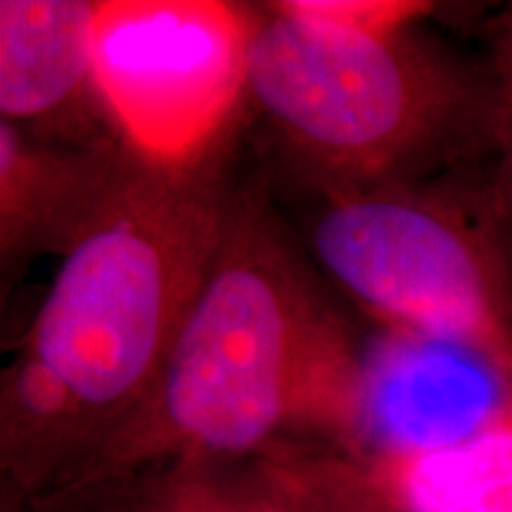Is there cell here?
Here are the masks:
<instances>
[{"instance_id":"1","label":"cell","mask_w":512,"mask_h":512,"mask_svg":"<svg viewBox=\"0 0 512 512\" xmlns=\"http://www.w3.org/2000/svg\"><path fill=\"white\" fill-rule=\"evenodd\" d=\"M233 145L188 169L140 162L60 259L0 380L3 510L60 489L155 389L221 240Z\"/></svg>"},{"instance_id":"2","label":"cell","mask_w":512,"mask_h":512,"mask_svg":"<svg viewBox=\"0 0 512 512\" xmlns=\"http://www.w3.org/2000/svg\"><path fill=\"white\" fill-rule=\"evenodd\" d=\"M363 377L366 349L264 192L235 190L155 389L41 501L162 465L254 463L290 444L335 448Z\"/></svg>"},{"instance_id":"3","label":"cell","mask_w":512,"mask_h":512,"mask_svg":"<svg viewBox=\"0 0 512 512\" xmlns=\"http://www.w3.org/2000/svg\"><path fill=\"white\" fill-rule=\"evenodd\" d=\"M247 100L313 188L420 181L491 157L496 83L422 27L354 34L254 5Z\"/></svg>"},{"instance_id":"4","label":"cell","mask_w":512,"mask_h":512,"mask_svg":"<svg viewBox=\"0 0 512 512\" xmlns=\"http://www.w3.org/2000/svg\"><path fill=\"white\" fill-rule=\"evenodd\" d=\"M313 190L318 273L384 332L458 351L512 387V226L491 176Z\"/></svg>"},{"instance_id":"5","label":"cell","mask_w":512,"mask_h":512,"mask_svg":"<svg viewBox=\"0 0 512 512\" xmlns=\"http://www.w3.org/2000/svg\"><path fill=\"white\" fill-rule=\"evenodd\" d=\"M252 27L254 5L228 0L95 3V91L138 162L188 169L233 143Z\"/></svg>"},{"instance_id":"6","label":"cell","mask_w":512,"mask_h":512,"mask_svg":"<svg viewBox=\"0 0 512 512\" xmlns=\"http://www.w3.org/2000/svg\"><path fill=\"white\" fill-rule=\"evenodd\" d=\"M121 143L69 145L0 121V292L41 256L64 259L138 169Z\"/></svg>"},{"instance_id":"7","label":"cell","mask_w":512,"mask_h":512,"mask_svg":"<svg viewBox=\"0 0 512 512\" xmlns=\"http://www.w3.org/2000/svg\"><path fill=\"white\" fill-rule=\"evenodd\" d=\"M93 15V0H0L3 124L55 143H121L93 83Z\"/></svg>"},{"instance_id":"8","label":"cell","mask_w":512,"mask_h":512,"mask_svg":"<svg viewBox=\"0 0 512 512\" xmlns=\"http://www.w3.org/2000/svg\"><path fill=\"white\" fill-rule=\"evenodd\" d=\"M347 460L396 512H512V387L463 439Z\"/></svg>"},{"instance_id":"9","label":"cell","mask_w":512,"mask_h":512,"mask_svg":"<svg viewBox=\"0 0 512 512\" xmlns=\"http://www.w3.org/2000/svg\"><path fill=\"white\" fill-rule=\"evenodd\" d=\"M5 512H297L256 463H178Z\"/></svg>"},{"instance_id":"10","label":"cell","mask_w":512,"mask_h":512,"mask_svg":"<svg viewBox=\"0 0 512 512\" xmlns=\"http://www.w3.org/2000/svg\"><path fill=\"white\" fill-rule=\"evenodd\" d=\"M254 463L297 512H396L328 446L290 444Z\"/></svg>"},{"instance_id":"11","label":"cell","mask_w":512,"mask_h":512,"mask_svg":"<svg viewBox=\"0 0 512 512\" xmlns=\"http://www.w3.org/2000/svg\"><path fill=\"white\" fill-rule=\"evenodd\" d=\"M275 5L302 22L354 34H396L425 27L439 8L425 0H278Z\"/></svg>"},{"instance_id":"12","label":"cell","mask_w":512,"mask_h":512,"mask_svg":"<svg viewBox=\"0 0 512 512\" xmlns=\"http://www.w3.org/2000/svg\"><path fill=\"white\" fill-rule=\"evenodd\" d=\"M491 74L496 83L491 185L512 226V8L498 17L491 41Z\"/></svg>"}]
</instances>
